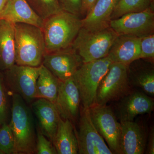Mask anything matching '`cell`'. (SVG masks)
Returning <instances> with one entry per match:
<instances>
[{"mask_svg": "<svg viewBox=\"0 0 154 154\" xmlns=\"http://www.w3.org/2000/svg\"><path fill=\"white\" fill-rule=\"evenodd\" d=\"M112 63L108 55L97 60L83 63L73 76L83 108H88L94 104L99 83Z\"/></svg>", "mask_w": 154, "mask_h": 154, "instance_id": "5", "label": "cell"}, {"mask_svg": "<svg viewBox=\"0 0 154 154\" xmlns=\"http://www.w3.org/2000/svg\"><path fill=\"white\" fill-rule=\"evenodd\" d=\"M54 105L61 118L74 122L79 116L81 104L79 92L72 77L60 81Z\"/></svg>", "mask_w": 154, "mask_h": 154, "instance_id": "13", "label": "cell"}, {"mask_svg": "<svg viewBox=\"0 0 154 154\" xmlns=\"http://www.w3.org/2000/svg\"><path fill=\"white\" fill-rule=\"evenodd\" d=\"M83 63L81 57L71 46L45 54L42 64L59 80L65 81L72 78Z\"/></svg>", "mask_w": 154, "mask_h": 154, "instance_id": "12", "label": "cell"}, {"mask_svg": "<svg viewBox=\"0 0 154 154\" xmlns=\"http://www.w3.org/2000/svg\"><path fill=\"white\" fill-rule=\"evenodd\" d=\"M134 63L132 66L131 64L128 66V76L131 85L134 89L139 88L146 95L153 97V67L145 63Z\"/></svg>", "mask_w": 154, "mask_h": 154, "instance_id": "21", "label": "cell"}, {"mask_svg": "<svg viewBox=\"0 0 154 154\" xmlns=\"http://www.w3.org/2000/svg\"><path fill=\"white\" fill-rule=\"evenodd\" d=\"M140 37V59L153 60L154 35L149 34Z\"/></svg>", "mask_w": 154, "mask_h": 154, "instance_id": "26", "label": "cell"}, {"mask_svg": "<svg viewBox=\"0 0 154 154\" xmlns=\"http://www.w3.org/2000/svg\"><path fill=\"white\" fill-rule=\"evenodd\" d=\"M81 107L79 131L76 133L78 154H113L93 123L89 109Z\"/></svg>", "mask_w": 154, "mask_h": 154, "instance_id": "10", "label": "cell"}, {"mask_svg": "<svg viewBox=\"0 0 154 154\" xmlns=\"http://www.w3.org/2000/svg\"><path fill=\"white\" fill-rule=\"evenodd\" d=\"M113 62L128 66L140 59V37L131 35H118L108 54Z\"/></svg>", "mask_w": 154, "mask_h": 154, "instance_id": "17", "label": "cell"}, {"mask_svg": "<svg viewBox=\"0 0 154 154\" xmlns=\"http://www.w3.org/2000/svg\"><path fill=\"white\" fill-rule=\"evenodd\" d=\"M119 0H97L90 12L82 19V27L96 31L110 27L113 10Z\"/></svg>", "mask_w": 154, "mask_h": 154, "instance_id": "18", "label": "cell"}, {"mask_svg": "<svg viewBox=\"0 0 154 154\" xmlns=\"http://www.w3.org/2000/svg\"><path fill=\"white\" fill-rule=\"evenodd\" d=\"M61 8L63 11L80 17L82 0H59Z\"/></svg>", "mask_w": 154, "mask_h": 154, "instance_id": "29", "label": "cell"}, {"mask_svg": "<svg viewBox=\"0 0 154 154\" xmlns=\"http://www.w3.org/2000/svg\"><path fill=\"white\" fill-rule=\"evenodd\" d=\"M0 19L14 24L24 23L40 28L44 21L31 8L26 0H10L0 13Z\"/></svg>", "mask_w": 154, "mask_h": 154, "instance_id": "16", "label": "cell"}, {"mask_svg": "<svg viewBox=\"0 0 154 154\" xmlns=\"http://www.w3.org/2000/svg\"><path fill=\"white\" fill-rule=\"evenodd\" d=\"M2 77L0 75V126L5 122L8 114V102Z\"/></svg>", "mask_w": 154, "mask_h": 154, "instance_id": "28", "label": "cell"}, {"mask_svg": "<svg viewBox=\"0 0 154 154\" xmlns=\"http://www.w3.org/2000/svg\"><path fill=\"white\" fill-rule=\"evenodd\" d=\"M0 151L6 154H15L14 134L9 125L5 122L0 126Z\"/></svg>", "mask_w": 154, "mask_h": 154, "instance_id": "25", "label": "cell"}, {"mask_svg": "<svg viewBox=\"0 0 154 154\" xmlns=\"http://www.w3.org/2000/svg\"><path fill=\"white\" fill-rule=\"evenodd\" d=\"M118 36L110 27L96 31L82 27L72 47L81 57L83 63L89 62L107 57Z\"/></svg>", "mask_w": 154, "mask_h": 154, "instance_id": "4", "label": "cell"}, {"mask_svg": "<svg viewBox=\"0 0 154 154\" xmlns=\"http://www.w3.org/2000/svg\"><path fill=\"white\" fill-rule=\"evenodd\" d=\"M20 95L12 97V114L9 125L14 134L15 154L36 152V136L31 111Z\"/></svg>", "mask_w": 154, "mask_h": 154, "instance_id": "3", "label": "cell"}, {"mask_svg": "<svg viewBox=\"0 0 154 154\" xmlns=\"http://www.w3.org/2000/svg\"><path fill=\"white\" fill-rule=\"evenodd\" d=\"M15 64L38 67L45 52V42L41 28L24 23L14 24Z\"/></svg>", "mask_w": 154, "mask_h": 154, "instance_id": "2", "label": "cell"}, {"mask_svg": "<svg viewBox=\"0 0 154 154\" xmlns=\"http://www.w3.org/2000/svg\"><path fill=\"white\" fill-rule=\"evenodd\" d=\"M153 8V0H119L111 16L112 19H118L125 14L139 12Z\"/></svg>", "mask_w": 154, "mask_h": 154, "instance_id": "23", "label": "cell"}, {"mask_svg": "<svg viewBox=\"0 0 154 154\" xmlns=\"http://www.w3.org/2000/svg\"><path fill=\"white\" fill-rule=\"evenodd\" d=\"M134 89L130 84L128 66L113 62L99 83L94 103L106 105L116 102Z\"/></svg>", "mask_w": 154, "mask_h": 154, "instance_id": "6", "label": "cell"}, {"mask_svg": "<svg viewBox=\"0 0 154 154\" xmlns=\"http://www.w3.org/2000/svg\"><path fill=\"white\" fill-rule=\"evenodd\" d=\"M5 71L7 84L12 92L19 94L28 103L36 99V82L39 66L15 64Z\"/></svg>", "mask_w": 154, "mask_h": 154, "instance_id": "8", "label": "cell"}, {"mask_svg": "<svg viewBox=\"0 0 154 154\" xmlns=\"http://www.w3.org/2000/svg\"><path fill=\"white\" fill-rule=\"evenodd\" d=\"M14 24L0 19V69L6 70L15 64Z\"/></svg>", "mask_w": 154, "mask_h": 154, "instance_id": "19", "label": "cell"}, {"mask_svg": "<svg viewBox=\"0 0 154 154\" xmlns=\"http://www.w3.org/2000/svg\"><path fill=\"white\" fill-rule=\"evenodd\" d=\"M52 143L57 154L79 153L76 132L72 122L69 119H60Z\"/></svg>", "mask_w": 154, "mask_h": 154, "instance_id": "20", "label": "cell"}, {"mask_svg": "<svg viewBox=\"0 0 154 154\" xmlns=\"http://www.w3.org/2000/svg\"><path fill=\"white\" fill-rule=\"evenodd\" d=\"M109 26L118 35L140 37L153 34V8L141 12L128 13L118 19H112Z\"/></svg>", "mask_w": 154, "mask_h": 154, "instance_id": "9", "label": "cell"}, {"mask_svg": "<svg viewBox=\"0 0 154 154\" xmlns=\"http://www.w3.org/2000/svg\"><path fill=\"white\" fill-rule=\"evenodd\" d=\"M32 108L38 120L39 131L52 142L61 118L55 105L39 98L33 102Z\"/></svg>", "mask_w": 154, "mask_h": 154, "instance_id": "15", "label": "cell"}, {"mask_svg": "<svg viewBox=\"0 0 154 154\" xmlns=\"http://www.w3.org/2000/svg\"><path fill=\"white\" fill-rule=\"evenodd\" d=\"M60 82L42 64L36 82V98L45 99L54 104Z\"/></svg>", "mask_w": 154, "mask_h": 154, "instance_id": "22", "label": "cell"}, {"mask_svg": "<svg viewBox=\"0 0 154 154\" xmlns=\"http://www.w3.org/2000/svg\"><path fill=\"white\" fill-rule=\"evenodd\" d=\"M31 8L43 19L62 11L59 0H26Z\"/></svg>", "mask_w": 154, "mask_h": 154, "instance_id": "24", "label": "cell"}, {"mask_svg": "<svg viewBox=\"0 0 154 154\" xmlns=\"http://www.w3.org/2000/svg\"><path fill=\"white\" fill-rule=\"evenodd\" d=\"M121 154H143L145 152L148 135L142 125L133 121L120 122Z\"/></svg>", "mask_w": 154, "mask_h": 154, "instance_id": "14", "label": "cell"}, {"mask_svg": "<svg viewBox=\"0 0 154 154\" xmlns=\"http://www.w3.org/2000/svg\"><path fill=\"white\" fill-rule=\"evenodd\" d=\"M82 28V19L79 17L63 11L44 20L41 29L45 54L71 47Z\"/></svg>", "mask_w": 154, "mask_h": 154, "instance_id": "1", "label": "cell"}, {"mask_svg": "<svg viewBox=\"0 0 154 154\" xmlns=\"http://www.w3.org/2000/svg\"><path fill=\"white\" fill-rule=\"evenodd\" d=\"M146 154H154V129L152 127L150 130L148 136L146 146L145 152Z\"/></svg>", "mask_w": 154, "mask_h": 154, "instance_id": "30", "label": "cell"}, {"mask_svg": "<svg viewBox=\"0 0 154 154\" xmlns=\"http://www.w3.org/2000/svg\"><path fill=\"white\" fill-rule=\"evenodd\" d=\"M114 102L111 107L119 122L133 121L137 116L151 113L154 109L153 98L135 89Z\"/></svg>", "mask_w": 154, "mask_h": 154, "instance_id": "11", "label": "cell"}, {"mask_svg": "<svg viewBox=\"0 0 154 154\" xmlns=\"http://www.w3.org/2000/svg\"><path fill=\"white\" fill-rule=\"evenodd\" d=\"M97 0H82L81 16L85 17L91 11Z\"/></svg>", "mask_w": 154, "mask_h": 154, "instance_id": "31", "label": "cell"}, {"mask_svg": "<svg viewBox=\"0 0 154 154\" xmlns=\"http://www.w3.org/2000/svg\"><path fill=\"white\" fill-rule=\"evenodd\" d=\"M36 152L38 154H56V150L52 142L38 131L36 135Z\"/></svg>", "mask_w": 154, "mask_h": 154, "instance_id": "27", "label": "cell"}, {"mask_svg": "<svg viewBox=\"0 0 154 154\" xmlns=\"http://www.w3.org/2000/svg\"><path fill=\"white\" fill-rule=\"evenodd\" d=\"M88 109L93 123L112 153L121 154V125L111 106L94 103Z\"/></svg>", "mask_w": 154, "mask_h": 154, "instance_id": "7", "label": "cell"}, {"mask_svg": "<svg viewBox=\"0 0 154 154\" xmlns=\"http://www.w3.org/2000/svg\"><path fill=\"white\" fill-rule=\"evenodd\" d=\"M10 1V0H0V13Z\"/></svg>", "mask_w": 154, "mask_h": 154, "instance_id": "32", "label": "cell"}]
</instances>
